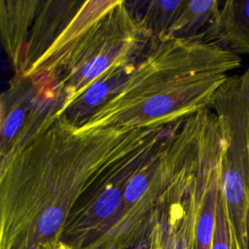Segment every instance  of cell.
Instances as JSON below:
<instances>
[{
  "mask_svg": "<svg viewBox=\"0 0 249 249\" xmlns=\"http://www.w3.org/2000/svg\"><path fill=\"white\" fill-rule=\"evenodd\" d=\"M165 124L80 131L57 116L0 164V249H63L67 219L92 178Z\"/></svg>",
  "mask_w": 249,
  "mask_h": 249,
  "instance_id": "cell-1",
  "label": "cell"
},
{
  "mask_svg": "<svg viewBox=\"0 0 249 249\" xmlns=\"http://www.w3.org/2000/svg\"><path fill=\"white\" fill-rule=\"evenodd\" d=\"M239 55L206 40H154L122 89L81 127L137 128L173 124L209 108Z\"/></svg>",
  "mask_w": 249,
  "mask_h": 249,
  "instance_id": "cell-2",
  "label": "cell"
},
{
  "mask_svg": "<svg viewBox=\"0 0 249 249\" xmlns=\"http://www.w3.org/2000/svg\"><path fill=\"white\" fill-rule=\"evenodd\" d=\"M153 41L125 1L86 0L46 53L21 76L53 84L63 98V107L114 65L138 61Z\"/></svg>",
  "mask_w": 249,
  "mask_h": 249,
  "instance_id": "cell-3",
  "label": "cell"
},
{
  "mask_svg": "<svg viewBox=\"0 0 249 249\" xmlns=\"http://www.w3.org/2000/svg\"><path fill=\"white\" fill-rule=\"evenodd\" d=\"M172 124L160 126L97 172L70 212L61 236L63 249H123L124 189Z\"/></svg>",
  "mask_w": 249,
  "mask_h": 249,
  "instance_id": "cell-4",
  "label": "cell"
},
{
  "mask_svg": "<svg viewBox=\"0 0 249 249\" xmlns=\"http://www.w3.org/2000/svg\"><path fill=\"white\" fill-rule=\"evenodd\" d=\"M209 108L222 135L221 185L231 234L237 249H249V67L229 76Z\"/></svg>",
  "mask_w": 249,
  "mask_h": 249,
  "instance_id": "cell-5",
  "label": "cell"
},
{
  "mask_svg": "<svg viewBox=\"0 0 249 249\" xmlns=\"http://www.w3.org/2000/svg\"><path fill=\"white\" fill-rule=\"evenodd\" d=\"M0 103L3 164L58 116L63 98L53 84L42 78L14 75Z\"/></svg>",
  "mask_w": 249,
  "mask_h": 249,
  "instance_id": "cell-6",
  "label": "cell"
},
{
  "mask_svg": "<svg viewBox=\"0 0 249 249\" xmlns=\"http://www.w3.org/2000/svg\"><path fill=\"white\" fill-rule=\"evenodd\" d=\"M138 61L119 63L105 71L67 102L58 116H63L78 129L81 128L122 89Z\"/></svg>",
  "mask_w": 249,
  "mask_h": 249,
  "instance_id": "cell-7",
  "label": "cell"
},
{
  "mask_svg": "<svg viewBox=\"0 0 249 249\" xmlns=\"http://www.w3.org/2000/svg\"><path fill=\"white\" fill-rule=\"evenodd\" d=\"M84 1H42L36 13L21 67L22 75L46 53L78 12Z\"/></svg>",
  "mask_w": 249,
  "mask_h": 249,
  "instance_id": "cell-8",
  "label": "cell"
},
{
  "mask_svg": "<svg viewBox=\"0 0 249 249\" xmlns=\"http://www.w3.org/2000/svg\"><path fill=\"white\" fill-rule=\"evenodd\" d=\"M41 0H1L0 32L14 75H19L33 21Z\"/></svg>",
  "mask_w": 249,
  "mask_h": 249,
  "instance_id": "cell-9",
  "label": "cell"
},
{
  "mask_svg": "<svg viewBox=\"0 0 249 249\" xmlns=\"http://www.w3.org/2000/svg\"><path fill=\"white\" fill-rule=\"evenodd\" d=\"M201 34L234 54H249V0L221 2L216 16Z\"/></svg>",
  "mask_w": 249,
  "mask_h": 249,
  "instance_id": "cell-10",
  "label": "cell"
},
{
  "mask_svg": "<svg viewBox=\"0 0 249 249\" xmlns=\"http://www.w3.org/2000/svg\"><path fill=\"white\" fill-rule=\"evenodd\" d=\"M182 0L126 2L142 29L152 40L167 38Z\"/></svg>",
  "mask_w": 249,
  "mask_h": 249,
  "instance_id": "cell-11",
  "label": "cell"
},
{
  "mask_svg": "<svg viewBox=\"0 0 249 249\" xmlns=\"http://www.w3.org/2000/svg\"><path fill=\"white\" fill-rule=\"evenodd\" d=\"M221 5L218 0H182L167 38H193L210 24Z\"/></svg>",
  "mask_w": 249,
  "mask_h": 249,
  "instance_id": "cell-12",
  "label": "cell"
},
{
  "mask_svg": "<svg viewBox=\"0 0 249 249\" xmlns=\"http://www.w3.org/2000/svg\"><path fill=\"white\" fill-rule=\"evenodd\" d=\"M211 249H237L233 241L224 201L218 212L214 239Z\"/></svg>",
  "mask_w": 249,
  "mask_h": 249,
  "instance_id": "cell-13",
  "label": "cell"
},
{
  "mask_svg": "<svg viewBox=\"0 0 249 249\" xmlns=\"http://www.w3.org/2000/svg\"><path fill=\"white\" fill-rule=\"evenodd\" d=\"M147 249H164V227L160 216V207L147 238Z\"/></svg>",
  "mask_w": 249,
  "mask_h": 249,
  "instance_id": "cell-14",
  "label": "cell"
}]
</instances>
